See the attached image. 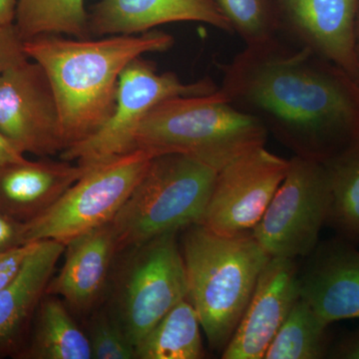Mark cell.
Masks as SVG:
<instances>
[{
	"label": "cell",
	"instance_id": "7c38bea8",
	"mask_svg": "<svg viewBox=\"0 0 359 359\" xmlns=\"http://www.w3.org/2000/svg\"><path fill=\"white\" fill-rule=\"evenodd\" d=\"M280 34L355 77L359 0H276Z\"/></svg>",
	"mask_w": 359,
	"mask_h": 359
},
{
	"label": "cell",
	"instance_id": "52a82bcc",
	"mask_svg": "<svg viewBox=\"0 0 359 359\" xmlns=\"http://www.w3.org/2000/svg\"><path fill=\"white\" fill-rule=\"evenodd\" d=\"M156 154L132 151L90 168L46 212L25 224L26 244L52 240L65 245L111 223Z\"/></svg>",
	"mask_w": 359,
	"mask_h": 359
},
{
	"label": "cell",
	"instance_id": "603a6c76",
	"mask_svg": "<svg viewBox=\"0 0 359 359\" xmlns=\"http://www.w3.org/2000/svg\"><path fill=\"white\" fill-rule=\"evenodd\" d=\"M327 327L299 297L269 344L264 359L327 358Z\"/></svg>",
	"mask_w": 359,
	"mask_h": 359
},
{
	"label": "cell",
	"instance_id": "4fadbf2b",
	"mask_svg": "<svg viewBox=\"0 0 359 359\" xmlns=\"http://www.w3.org/2000/svg\"><path fill=\"white\" fill-rule=\"evenodd\" d=\"M299 297L297 259L271 257L222 358L264 359L269 344Z\"/></svg>",
	"mask_w": 359,
	"mask_h": 359
},
{
	"label": "cell",
	"instance_id": "1f68e13d",
	"mask_svg": "<svg viewBox=\"0 0 359 359\" xmlns=\"http://www.w3.org/2000/svg\"><path fill=\"white\" fill-rule=\"evenodd\" d=\"M354 80H355L356 83H358L359 86V40L358 46V71H356V75L355 77H354Z\"/></svg>",
	"mask_w": 359,
	"mask_h": 359
},
{
	"label": "cell",
	"instance_id": "8fae6325",
	"mask_svg": "<svg viewBox=\"0 0 359 359\" xmlns=\"http://www.w3.org/2000/svg\"><path fill=\"white\" fill-rule=\"evenodd\" d=\"M0 133L23 155L51 158L65 151L57 99L35 61L0 75Z\"/></svg>",
	"mask_w": 359,
	"mask_h": 359
},
{
	"label": "cell",
	"instance_id": "cb8c5ba5",
	"mask_svg": "<svg viewBox=\"0 0 359 359\" xmlns=\"http://www.w3.org/2000/svg\"><path fill=\"white\" fill-rule=\"evenodd\" d=\"M245 47L280 37L276 0H212Z\"/></svg>",
	"mask_w": 359,
	"mask_h": 359
},
{
	"label": "cell",
	"instance_id": "4316f807",
	"mask_svg": "<svg viewBox=\"0 0 359 359\" xmlns=\"http://www.w3.org/2000/svg\"><path fill=\"white\" fill-rule=\"evenodd\" d=\"M37 243H30L16 249L0 252V289L13 282L20 273L25 259L36 247Z\"/></svg>",
	"mask_w": 359,
	"mask_h": 359
},
{
	"label": "cell",
	"instance_id": "4dcf8cb0",
	"mask_svg": "<svg viewBox=\"0 0 359 359\" xmlns=\"http://www.w3.org/2000/svg\"><path fill=\"white\" fill-rule=\"evenodd\" d=\"M18 0H0V25H13Z\"/></svg>",
	"mask_w": 359,
	"mask_h": 359
},
{
	"label": "cell",
	"instance_id": "ffe728a7",
	"mask_svg": "<svg viewBox=\"0 0 359 359\" xmlns=\"http://www.w3.org/2000/svg\"><path fill=\"white\" fill-rule=\"evenodd\" d=\"M199 316L188 299L180 302L137 344V359L205 358Z\"/></svg>",
	"mask_w": 359,
	"mask_h": 359
},
{
	"label": "cell",
	"instance_id": "5bb4252c",
	"mask_svg": "<svg viewBox=\"0 0 359 359\" xmlns=\"http://www.w3.org/2000/svg\"><path fill=\"white\" fill-rule=\"evenodd\" d=\"M299 269L301 299L325 325L359 318V250L337 237L318 243Z\"/></svg>",
	"mask_w": 359,
	"mask_h": 359
},
{
	"label": "cell",
	"instance_id": "d4e9b609",
	"mask_svg": "<svg viewBox=\"0 0 359 359\" xmlns=\"http://www.w3.org/2000/svg\"><path fill=\"white\" fill-rule=\"evenodd\" d=\"M93 359H137L136 347L106 306L88 316L86 332Z\"/></svg>",
	"mask_w": 359,
	"mask_h": 359
},
{
	"label": "cell",
	"instance_id": "484cf974",
	"mask_svg": "<svg viewBox=\"0 0 359 359\" xmlns=\"http://www.w3.org/2000/svg\"><path fill=\"white\" fill-rule=\"evenodd\" d=\"M25 41L21 39L15 26L0 25V75L14 66L27 60Z\"/></svg>",
	"mask_w": 359,
	"mask_h": 359
},
{
	"label": "cell",
	"instance_id": "e0dca14e",
	"mask_svg": "<svg viewBox=\"0 0 359 359\" xmlns=\"http://www.w3.org/2000/svg\"><path fill=\"white\" fill-rule=\"evenodd\" d=\"M90 168L51 158L0 165V211L27 224L46 212Z\"/></svg>",
	"mask_w": 359,
	"mask_h": 359
},
{
	"label": "cell",
	"instance_id": "ba28073f",
	"mask_svg": "<svg viewBox=\"0 0 359 359\" xmlns=\"http://www.w3.org/2000/svg\"><path fill=\"white\" fill-rule=\"evenodd\" d=\"M218 88L210 78L187 83L175 73L158 72L143 56L134 59L120 75L109 120L93 136L67 149L59 158L92 168L132 152L139 125L156 105L175 97L205 95Z\"/></svg>",
	"mask_w": 359,
	"mask_h": 359
},
{
	"label": "cell",
	"instance_id": "9c48e42d",
	"mask_svg": "<svg viewBox=\"0 0 359 359\" xmlns=\"http://www.w3.org/2000/svg\"><path fill=\"white\" fill-rule=\"evenodd\" d=\"M330 205L323 163L292 156L285 178L252 231V237L271 257H306L320 243Z\"/></svg>",
	"mask_w": 359,
	"mask_h": 359
},
{
	"label": "cell",
	"instance_id": "3957f363",
	"mask_svg": "<svg viewBox=\"0 0 359 359\" xmlns=\"http://www.w3.org/2000/svg\"><path fill=\"white\" fill-rule=\"evenodd\" d=\"M180 233L188 299L197 311L210 348L223 353L271 257L252 233L221 236L193 224Z\"/></svg>",
	"mask_w": 359,
	"mask_h": 359
},
{
	"label": "cell",
	"instance_id": "277c9868",
	"mask_svg": "<svg viewBox=\"0 0 359 359\" xmlns=\"http://www.w3.org/2000/svg\"><path fill=\"white\" fill-rule=\"evenodd\" d=\"M268 137L259 120L233 107L218 88L156 105L139 125L132 151L190 156L219 172L231 161L266 146Z\"/></svg>",
	"mask_w": 359,
	"mask_h": 359
},
{
	"label": "cell",
	"instance_id": "8992f818",
	"mask_svg": "<svg viewBox=\"0 0 359 359\" xmlns=\"http://www.w3.org/2000/svg\"><path fill=\"white\" fill-rule=\"evenodd\" d=\"M106 295V306L136 347L174 306L188 299L180 231L120 250Z\"/></svg>",
	"mask_w": 359,
	"mask_h": 359
},
{
	"label": "cell",
	"instance_id": "ac0fdd59",
	"mask_svg": "<svg viewBox=\"0 0 359 359\" xmlns=\"http://www.w3.org/2000/svg\"><path fill=\"white\" fill-rule=\"evenodd\" d=\"M65 245L40 241L13 282L0 289V355L16 358L25 346L33 318L54 276Z\"/></svg>",
	"mask_w": 359,
	"mask_h": 359
},
{
	"label": "cell",
	"instance_id": "44dd1931",
	"mask_svg": "<svg viewBox=\"0 0 359 359\" xmlns=\"http://www.w3.org/2000/svg\"><path fill=\"white\" fill-rule=\"evenodd\" d=\"M330 184L327 224L339 237L359 241V136L323 162Z\"/></svg>",
	"mask_w": 359,
	"mask_h": 359
},
{
	"label": "cell",
	"instance_id": "d6a6232c",
	"mask_svg": "<svg viewBox=\"0 0 359 359\" xmlns=\"http://www.w3.org/2000/svg\"><path fill=\"white\" fill-rule=\"evenodd\" d=\"M358 36L359 40V8H358Z\"/></svg>",
	"mask_w": 359,
	"mask_h": 359
},
{
	"label": "cell",
	"instance_id": "f546056e",
	"mask_svg": "<svg viewBox=\"0 0 359 359\" xmlns=\"http://www.w3.org/2000/svg\"><path fill=\"white\" fill-rule=\"evenodd\" d=\"M25 158V156L21 154L20 151L14 147L4 135L0 133V165L13 162V161L22 160Z\"/></svg>",
	"mask_w": 359,
	"mask_h": 359
},
{
	"label": "cell",
	"instance_id": "6da1fadb",
	"mask_svg": "<svg viewBox=\"0 0 359 359\" xmlns=\"http://www.w3.org/2000/svg\"><path fill=\"white\" fill-rule=\"evenodd\" d=\"M219 86L294 156L325 161L359 136V86L353 77L280 37L245 47L221 66Z\"/></svg>",
	"mask_w": 359,
	"mask_h": 359
},
{
	"label": "cell",
	"instance_id": "7a4b0ae2",
	"mask_svg": "<svg viewBox=\"0 0 359 359\" xmlns=\"http://www.w3.org/2000/svg\"><path fill=\"white\" fill-rule=\"evenodd\" d=\"M174 43L172 35L157 29L99 39L41 35L25 41L26 55L42 66L57 99L65 151L109 120L120 75L131 61L168 51Z\"/></svg>",
	"mask_w": 359,
	"mask_h": 359
},
{
	"label": "cell",
	"instance_id": "9a60e30c",
	"mask_svg": "<svg viewBox=\"0 0 359 359\" xmlns=\"http://www.w3.org/2000/svg\"><path fill=\"white\" fill-rule=\"evenodd\" d=\"M118 250L112 224L73 238L65 245V261L52 276L46 294L56 295L72 313L88 316L102 304Z\"/></svg>",
	"mask_w": 359,
	"mask_h": 359
},
{
	"label": "cell",
	"instance_id": "2e32d148",
	"mask_svg": "<svg viewBox=\"0 0 359 359\" xmlns=\"http://www.w3.org/2000/svg\"><path fill=\"white\" fill-rule=\"evenodd\" d=\"M205 23L233 33L212 0H101L88 15L90 36L133 35L172 22Z\"/></svg>",
	"mask_w": 359,
	"mask_h": 359
},
{
	"label": "cell",
	"instance_id": "7402d4cb",
	"mask_svg": "<svg viewBox=\"0 0 359 359\" xmlns=\"http://www.w3.org/2000/svg\"><path fill=\"white\" fill-rule=\"evenodd\" d=\"M84 0H18L14 26L23 41L41 35L91 39Z\"/></svg>",
	"mask_w": 359,
	"mask_h": 359
},
{
	"label": "cell",
	"instance_id": "30bf717a",
	"mask_svg": "<svg viewBox=\"0 0 359 359\" xmlns=\"http://www.w3.org/2000/svg\"><path fill=\"white\" fill-rule=\"evenodd\" d=\"M290 159L259 147L219 170L201 224L221 236L252 233L282 183Z\"/></svg>",
	"mask_w": 359,
	"mask_h": 359
},
{
	"label": "cell",
	"instance_id": "5b68a950",
	"mask_svg": "<svg viewBox=\"0 0 359 359\" xmlns=\"http://www.w3.org/2000/svg\"><path fill=\"white\" fill-rule=\"evenodd\" d=\"M217 174L190 156L156 155L111 222L119 252L200 224Z\"/></svg>",
	"mask_w": 359,
	"mask_h": 359
},
{
	"label": "cell",
	"instance_id": "f1b7e54d",
	"mask_svg": "<svg viewBox=\"0 0 359 359\" xmlns=\"http://www.w3.org/2000/svg\"><path fill=\"white\" fill-rule=\"evenodd\" d=\"M327 358L359 359V328L346 334L334 347H330Z\"/></svg>",
	"mask_w": 359,
	"mask_h": 359
},
{
	"label": "cell",
	"instance_id": "83f0119b",
	"mask_svg": "<svg viewBox=\"0 0 359 359\" xmlns=\"http://www.w3.org/2000/svg\"><path fill=\"white\" fill-rule=\"evenodd\" d=\"M27 245L25 240V224L0 211V252Z\"/></svg>",
	"mask_w": 359,
	"mask_h": 359
},
{
	"label": "cell",
	"instance_id": "d6986e66",
	"mask_svg": "<svg viewBox=\"0 0 359 359\" xmlns=\"http://www.w3.org/2000/svg\"><path fill=\"white\" fill-rule=\"evenodd\" d=\"M21 359H92L88 337L63 299L45 294L40 302Z\"/></svg>",
	"mask_w": 359,
	"mask_h": 359
}]
</instances>
